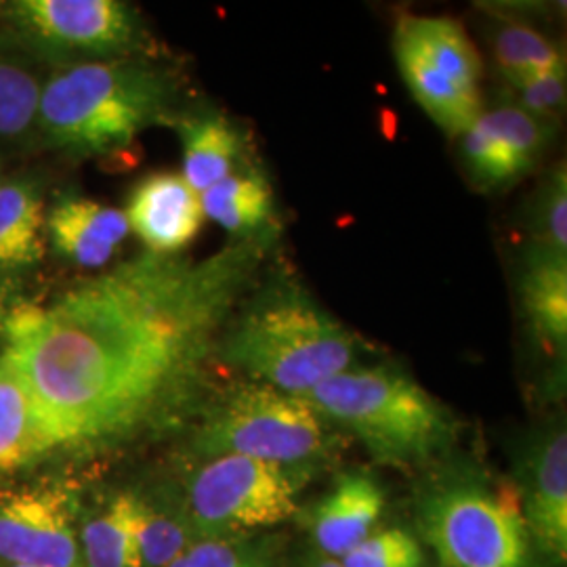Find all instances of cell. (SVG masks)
Returning <instances> with one entry per match:
<instances>
[{
    "mask_svg": "<svg viewBox=\"0 0 567 567\" xmlns=\"http://www.w3.org/2000/svg\"><path fill=\"white\" fill-rule=\"evenodd\" d=\"M274 238L187 259L143 252L60 292L9 307L0 358L60 452L122 446L179 414L255 288Z\"/></svg>",
    "mask_w": 567,
    "mask_h": 567,
    "instance_id": "cell-1",
    "label": "cell"
},
{
    "mask_svg": "<svg viewBox=\"0 0 567 567\" xmlns=\"http://www.w3.org/2000/svg\"><path fill=\"white\" fill-rule=\"evenodd\" d=\"M364 344L301 284L276 278L252 288L219 344L225 364L246 379L307 395L358 365Z\"/></svg>",
    "mask_w": 567,
    "mask_h": 567,
    "instance_id": "cell-2",
    "label": "cell"
},
{
    "mask_svg": "<svg viewBox=\"0 0 567 567\" xmlns=\"http://www.w3.org/2000/svg\"><path fill=\"white\" fill-rule=\"evenodd\" d=\"M175 89L161 68L135 60L53 68L42 82L34 135L79 158L121 154L171 112Z\"/></svg>",
    "mask_w": 567,
    "mask_h": 567,
    "instance_id": "cell-3",
    "label": "cell"
},
{
    "mask_svg": "<svg viewBox=\"0 0 567 567\" xmlns=\"http://www.w3.org/2000/svg\"><path fill=\"white\" fill-rule=\"evenodd\" d=\"M305 398L379 465H435L458 437L456 416L398 365H353Z\"/></svg>",
    "mask_w": 567,
    "mask_h": 567,
    "instance_id": "cell-4",
    "label": "cell"
},
{
    "mask_svg": "<svg viewBox=\"0 0 567 567\" xmlns=\"http://www.w3.org/2000/svg\"><path fill=\"white\" fill-rule=\"evenodd\" d=\"M416 527L442 567H534L517 487L475 461L442 458L416 492Z\"/></svg>",
    "mask_w": 567,
    "mask_h": 567,
    "instance_id": "cell-5",
    "label": "cell"
},
{
    "mask_svg": "<svg viewBox=\"0 0 567 567\" xmlns=\"http://www.w3.org/2000/svg\"><path fill=\"white\" fill-rule=\"evenodd\" d=\"M337 446V429L307 398L250 379L227 389L192 437V454L200 461L234 454L307 471Z\"/></svg>",
    "mask_w": 567,
    "mask_h": 567,
    "instance_id": "cell-6",
    "label": "cell"
},
{
    "mask_svg": "<svg viewBox=\"0 0 567 567\" xmlns=\"http://www.w3.org/2000/svg\"><path fill=\"white\" fill-rule=\"evenodd\" d=\"M313 471L246 456L204 458L173 489L196 540L252 536L299 513V494Z\"/></svg>",
    "mask_w": 567,
    "mask_h": 567,
    "instance_id": "cell-7",
    "label": "cell"
},
{
    "mask_svg": "<svg viewBox=\"0 0 567 567\" xmlns=\"http://www.w3.org/2000/svg\"><path fill=\"white\" fill-rule=\"evenodd\" d=\"M393 55L412 97L447 135H463L484 112V65L458 21L402 16L393 32Z\"/></svg>",
    "mask_w": 567,
    "mask_h": 567,
    "instance_id": "cell-8",
    "label": "cell"
},
{
    "mask_svg": "<svg viewBox=\"0 0 567 567\" xmlns=\"http://www.w3.org/2000/svg\"><path fill=\"white\" fill-rule=\"evenodd\" d=\"M2 16L13 42L55 68L133 58L142 47L140 16L121 0H18Z\"/></svg>",
    "mask_w": 567,
    "mask_h": 567,
    "instance_id": "cell-9",
    "label": "cell"
},
{
    "mask_svg": "<svg viewBox=\"0 0 567 567\" xmlns=\"http://www.w3.org/2000/svg\"><path fill=\"white\" fill-rule=\"evenodd\" d=\"M84 508L68 482L0 489V566L81 567Z\"/></svg>",
    "mask_w": 567,
    "mask_h": 567,
    "instance_id": "cell-10",
    "label": "cell"
},
{
    "mask_svg": "<svg viewBox=\"0 0 567 567\" xmlns=\"http://www.w3.org/2000/svg\"><path fill=\"white\" fill-rule=\"evenodd\" d=\"M517 487L534 553L553 566L567 557V433L557 425L538 433L519 461Z\"/></svg>",
    "mask_w": 567,
    "mask_h": 567,
    "instance_id": "cell-11",
    "label": "cell"
},
{
    "mask_svg": "<svg viewBox=\"0 0 567 567\" xmlns=\"http://www.w3.org/2000/svg\"><path fill=\"white\" fill-rule=\"evenodd\" d=\"M553 122L540 121L515 103L484 110L463 137L466 168L486 189L507 187L543 158Z\"/></svg>",
    "mask_w": 567,
    "mask_h": 567,
    "instance_id": "cell-12",
    "label": "cell"
},
{
    "mask_svg": "<svg viewBox=\"0 0 567 567\" xmlns=\"http://www.w3.org/2000/svg\"><path fill=\"white\" fill-rule=\"evenodd\" d=\"M124 217L147 252L156 255H179L204 224L200 196L177 173H154L137 183Z\"/></svg>",
    "mask_w": 567,
    "mask_h": 567,
    "instance_id": "cell-13",
    "label": "cell"
},
{
    "mask_svg": "<svg viewBox=\"0 0 567 567\" xmlns=\"http://www.w3.org/2000/svg\"><path fill=\"white\" fill-rule=\"evenodd\" d=\"M385 505V489L370 473H343L311 511L309 529L322 557L339 561L362 545L379 529Z\"/></svg>",
    "mask_w": 567,
    "mask_h": 567,
    "instance_id": "cell-14",
    "label": "cell"
},
{
    "mask_svg": "<svg viewBox=\"0 0 567 567\" xmlns=\"http://www.w3.org/2000/svg\"><path fill=\"white\" fill-rule=\"evenodd\" d=\"M44 234L68 264L102 269L131 234L124 210L84 196H65L47 213Z\"/></svg>",
    "mask_w": 567,
    "mask_h": 567,
    "instance_id": "cell-15",
    "label": "cell"
},
{
    "mask_svg": "<svg viewBox=\"0 0 567 567\" xmlns=\"http://www.w3.org/2000/svg\"><path fill=\"white\" fill-rule=\"evenodd\" d=\"M527 330L561 368L567 351V255L529 246L519 276Z\"/></svg>",
    "mask_w": 567,
    "mask_h": 567,
    "instance_id": "cell-16",
    "label": "cell"
},
{
    "mask_svg": "<svg viewBox=\"0 0 567 567\" xmlns=\"http://www.w3.org/2000/svg\"><path fill=\"white\" fill-rule=\"evenodd\" d=\"M137 567H171L196 543L173 489H126Z\"/></svg>",
    "mask_w": 567,
    "mask_h": 567,
    "instance_id": "cell-17",
    "label": "cell"
},
{
    "mask_svg": "<svg viewBox=\"0 0 567 567\" xmlns=\"http://www.w3.org/2000/svg\"><path fill=\"white\" fill-rule=\"evenodd\" d=\"M177 133L182 140V177L198 196L240 168L243 133L224 114L183 116L177 121Z\"/></svg>",
    "mask_w": 567,
    "mask_h": 567,
    "instance_id": "cell-18",
    "label": "cell"
},
{
    "mask_svg": "<svg viewBox=\"0 0 567 567\" xmlns=\"http://www.w3.org/2000/svg\"><path fill=\"white\" fill-rule=\"evenodd\" d=\"M60 452L18 374L0 358V477Z\"/></svg>",
    "mask_w": 567,
    "mask_h": 567,
    "instance_id": "cell-19",
    "label": "cell"
},
{
    "mask_svg": "<svg viewBox=\"0 0 567 567\" xmlns=\"http://www.w3.org/2000/svg\"><path fill=\"white\" fill-rule=\"evenodd\" d=\"M204 217L221 225L236 240L274 238V189L257 168H238L200 194Z\"/></svg>",
    "mask_w": 567,
    "mask_h": 567,
    "instance_id": "cell-20",
    "label": "cell"
},
{
    "mask_svg": "<svg viewBox=\"0 0 567 567\" xmlns=\"http://www.w3.org/2000/svg\"><path fill=\"white\" fill-rule=\"evenodd\" d=\"M47 210L39 185L30 179L0 183V271H21L44 257Z\"/></svg>",
    "mask_w": 567,
    "mask_h": 567,
    "instance_id": "cell-21",
    "label": "cell"
},
{
    "mask_svg": "<svg viewBox=\"0 0 567 567\" xmlns=\"http://www.w3.org/2000/svg\"><path fill=\"white\" fill-rule=\"evenodd\" d=\"M41 61L18 42L0 44V145H13L34 135L41 103Z\"/></svg>",
    "mask_w": 567,
    "mask_h": 567,
    "instance_id": "cell-22",
    "label": "cell"
},
{
    "mask_svg": "<svg viewBox=\"0 0 567 567\" xmlns=\"http://www.w3.org/2000/svg\"><path fill=\"white\" fill-rule=\"evenodd\" d=\"M79 540L81 567H137L126 489L91 511L84 508Z\"/></svg>",
    "mask_w": 567,
    "mask_h": 567,
    "instance_id": "cell-23",
    "label": "cell"
},
{
    "mask_svg": "<svg viewBox=\"0 0 567 567\" xmlns=\"http://www.w3.org/2000/svg\"><path fill=\"white\" fill-rule=\"evenodd\" d=\"M492 51L498 70L515 89L543 72L566 65L559 49L543 32L519 21H505L496 28Z\"/></svg>",
    "mask_w": 567,
    "mask_h": 567,
    "instance_id": "cell-24",
    "label": "cell"
},
{
    "mask_svg": "<svg viewBox=\"0 0 567 567\" xmlns=\"http://www.w3.org/2000/svg\"><path fill=\"white\" fill-rule=\"evenodd\" d=\"M171 567H280L271 540L257 536L203 538Z\"/></svg>",
    "mask_w": 567,
    "mask_h": 567,
    "instance_id": "cell-25",
    "label": "cell"
},
{
    "mask_svg": "<svg viewBox=\"0 0 567 567\" xmlns=\"http://www.w3.org/2000/svg\"><path fill=\"white\" fill-rule=\"evenodd\" d=\"M339 561L343 567H426L423 543L404 527L372 532Z\"/></svg>",
    "mask_w": 567,
    "mask_h": 567,
    "instance_id": "cell-26",
    "label": "cell"
},
{
    "mask_svg": "<svg viewBox=\"0 0 567 567\" xmlns=\"http://www.w3.org/2000/svg\"><path fill=\"white\" fill-rule=\"evenodd\" d=\"M532 229V246L567 255V177L564 164L548 175L543 189L538 192Z\"/></svg>",
    "mask_w": 567,
    "mask_h": 567,
    "instance_id": "cell-27",
    "label": "cell"
},
{
    "mask_svg": "<svg viewBox=\"0 0 567 567\" xmlns=\"http://www.w3.org/2000/svg\"><path fill=\"white\" fill-rule=\"evenodd\" d=\"M566 65L553 68L517 86V102L524 112L540 121H557V114L566 107Z\"/></svg>",
    "mask_w": 567,
    "mask_h": 567,
    "instance_id": "cell-28",
    "label": "cell"
},
{
    "mask_svg": "<svg viewBox=\"0 0 567 567\" xmlns=\"http://www.w3.org/2000/svg\"><path fill=\"white\" fill-rule=\"evenodd\" d=\"M7 313H9L7 295L0 290V339H2V330H4V322H7Z\"/></svg>",
    "mask_w": 567,
    "mask_h": 567,
    "instance_id": "cell-29",
    "label": "cell"
},
{
    "mask_svg": "<svg viewBox=\"0 0 567 567\" xmlns=\"http://www.w3.org/2000/svg\"><path fill=\"white\" fill-rule=\"evenodd\" d=\"M307 567H343L341 566V561H337V559H328V557H320V559H316L311 566Z\"/></svg>",
    "mask_w": 567,
    "mask_h": 567,
    "instance_id": "cell-30",
    "label": "cell"
},
{
    "mask_svg": "<svg viewBox=\"0 0 567 567\" xmlns=\"http://www.w3.org/2000/svg\"><path fill=\"white\" fill-rule=\"evenodd\" d=\"M4 182V177H2V171H0V183Z\"/></svg>",
    "mask_w": 567,
    "mask_h": 567,
    "instance_id": "cell-31",
    "label": "cell"
},
{
    "mask_svg": "<svg viewBox=\"0 0 567 567\" xmlns=\"http://www.w3.org/2000/svg\"><path fill=\"white\" fill-rule=\"evenodd\" d=\"M0 567H7V566H0Z\"/></svg>",
    "mask_w": 567,
    "mask_h": 567,
    "instance_id": "cell-32",
    "label": "cell"
}]
</instances>
